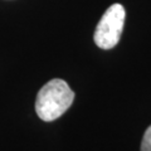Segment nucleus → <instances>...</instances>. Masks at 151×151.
I'll list each match as a JSON object with an SVG mask.
<instances>
[{
	"label": "nucleus",
	"mask_w": 151,
	"mask_h": 151,
	"mask_svg": "<svg viewBox=\"0 0 151 151\" xmlns=\"http://www.w3.org/2000/svg\"><path fill=\"white\" fill-rule=\"evenodd\" d=\"M126 18L125 8L121 4H113L100 19L93 34L94 43L101 49H111L119 43Z\"/></svg>",
	"instance_id": "2"
},
{
	"label": "nucleus",
	"mask_w": 151,
	"mask_h": 151,
	"mask_svg": "<svg viewBox=\"0 0 151 151\" xmlns=\"http://www.w3.org/2000/svg\"><path fill=\"white\" fill-rule=\"evenodd\" d=\"M141 151H151V126L145 131L142 142H141Z\"/></svg>",
	"instance_id": "3"
},
{
	"label": "nucleus",
	"mask_w": 151,
	"mask_h": 151,
	"mask_svg": "<svg viewBox=\"0 0 151 151\" xmlns=\"http://www.w3.org/2000/svg\"><path fill=\"white\" fill-rule=\"evenodd\" d=\"M74 93L67 82L54 78L45 83L38 92L35 101V111L40 120L45 122L59 119L72 106Z\"/></svg>",
	"instance_id": "1"
}]
</instances>
